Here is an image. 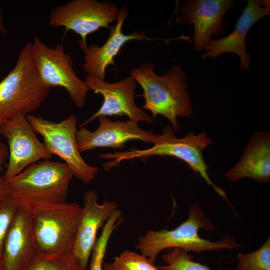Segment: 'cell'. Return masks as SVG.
Returning a JSON list of instances; mask_svg holds the SVG:
<instances>
[{
	"mask_svg": "<svg viewBox=\"0 0 270 270\" xmlns=\"http://www.w3.org/2000/svg\"><path fill=\"white\" fill-rule=\"evenodd\" d=\"M154 68L153 64L146 62L131 70L130 76L142 90L143 110L150 112L153 118L164 116L176 132L180 128L178 118H189L193 112L186 74L179 64L173 65L162 76Z\"/></svg>",
	"mask_w": 270,
	"mask_h": 270,
	"instance_id": "obj_1",
	"label": "cell"
},
{
	"mask_svg": "<svg viewBox=\"0 0 270 270\" xmlns=\"http://www.w3.org/2000/svg\"><path fill=\"white\" fill-rule=\"evenodd\" d=\"M74 176L65 163L50 160L35 162L7 181L8 196L20 209L29 212L66 202Z\"/></svg>",
	"mask_w": 270,
	"mask_h": 270,
	"instance_id": "obj_2",
	"label": "cell"
},
{
	"mask_svg": "<svg viewBox=\"0 0 270 270\" xmlns=\"http://www.w3.org/2000/svg\"><path fill=\"white\" fill-rule=\"evenodd\" d=\"M171 125L163 128L159 134L157 142L150 148L144 150L132 148L123 152H116L100 154V158L103 160L112 159L103 166L108 170L118 166L121 162L134 158H146L152 156H171L179 158L186 162L196 173L212 186L220 196L228 202L224 191L216 186L209 176L210 170L206 163L202 154L203 150L212 144L205 131L198 134L190 132L184 137L178 138Z\"/></svg>",
	"mask_w": 270,
	"mask_h": 270,
	"instance_id": "obj_3",
	"label": "cell"
},
{
	"mask_svg": "<svg viewBox=\"0 0 270 270\" xmlns=\"http://www.w3.org/2000/svg\"><path fill=\"white\" fill-rule=\"evenodd\" d=\"M214 228L213 224L206 216L201 208L194 204L189 209L186 220L175 228L148 230L138 239L136 248L141 254L155 262L158 254L167 248H180L188 252H202L240 246L236 240L228 234L218 242L202 238L198 234L200 229L212 231Z\"/></svg>",
	"mask_w": 270,
	"mask_h": 270,
	"instance_id": "obj_4",
	"label": "cell"
},
{
	"mask_svg": "<svg viewBox=\"0 0 270 270\" xmlns=\"http://www.w3.org/2000/svg\"><path fill=\"white\" fill-rule=\"evenodd\" d=\"M50 91L37 74L32 42H28L22 48L14 68L0 82V122L36 111Z\"/></svg>",
	"mask_w": 270,
	"mask_h": 270,
	"instance_id": "obj_5",
	"label": "cell"
},
{
	"mask_svg": "<svg viewBox=\"0 0 270 270\" xmlns=\"http://www.w3.org/2000/svg\"><path fill=\"white\" fill-rule=\"evenodd\" d=\"M82 206L76 202L38 208L30 212L32 226L40 252H72Z\"/></svg>",
	"mask_w": 270,
	"mask_h": 270,
	"instance_id": "obj_6",
	"label": "cell"
},
{
	"mask_svg": "<svg viewBox=\"0 0 270 270\" xmlns=\"http://www.w3.org/2000/svg\"><path fill=\"white\" fill-rule=\"evenodd\" d=\"M26 117L34 132L43 138L47 149L63 160L79 180L90 184L98 169L87 164L80 155L76 140V116L72 114L58 122L30 114Z\"/></svg>",
	"mask_w": 270,
	"mask_h": 270,
	"instance_id": "obj_7",
	"label": "cell"
},
{
	"mask_svg": "<svg viewBox=\"0 0 270 270\" xmlns=\"http://www.w3.org/2000/svg\"><path fill=\"white\" fill-rule=\"evenodd\" d=\"M32 44V59L37 74L48 88H64L78 108L84 106L88 91L73 68L70 56L65 52L63 44L54 48L45 44L38 36Z\"/></svg>",
	"mask_w": 270,
	"mask_h": 270,
	"instance_id": "obj_8",
	"label": "cell"
},
{
	"mask_svg": "<svg viewBox=\"0 0 270 270\" xmlns=\"http://www.w3.org/2000/svg\"><path fill=\"white\" fill-rule=\"evenodd\" d=\"M120 8L112 2L74 0L53 8L48 23L52 27H64L65 32L72 30L80 36L78 43L86 44V38L101 28L110 29L117 20Z\"/></svg>",
	"mask_w": 270,
	"mask_h": 270,
	"instance_id": "obj_9",
	"label": "cell"
},
{
	"mask_svg": "<svg viewBox=\"0 0 270 270\" xmlns=\"http://www.w3.org/2000/svg\"><path fill=\"white\" fill-rule=\"evenodd\" d=\"M0 134L8 141V162L4 175L6 181L28 166L41 159L50 160L52 154L37 138L26 115L18 114L0 125Z\"/></svg>",
	"mask_w": 270,
	"mask_h": 270,
	"instance_id": "obj_10",
	"label": "cell"
},
{
	"mask_svg": "<svg viewBox=\"0 0 270 270\" xmlns=\"http://www.w3.org/2000/svg\"><path fill=\"white\" fill-rule=\"evenodd\" d=\"M236 2L233 0H186L177 9L175 20L179 24L192 26L195 50L200 52L212 36L223 34L226 23L224 16Z\"/></svg>",
	"mask_w": 270,
	"mask_h": 270,
	"instance_id": "obj_11",
	"label": "cell"
},
{
	"mask_svg": "<svg viewBox=\"0 0 270 270\" xmlns=\"http://www.w3.org/2000/svg\"><path fill=\"white\" fill-rule=\"evenodd\" d=\"M84 81L88 90L100 94L104 100L98 110L80 126H85L100 116H126L128 120L138 122H152V117L136 104L138 84L132 76H130L118 82H108L105 80L86 75Z\"/></svg>",
	"mask_w": 270,
	"mask_h": 270,
	"instance_id": "obj_12",
	"label": "cell"
},
{
	"mask_svg": "<svg viewBox=\"0 0 270 270\" xmlns=\"http://www.w3.org/2000/svg\"><path fill=\"white\" fill-rule=\"evenodd\" d=\"M97 118L99 126L94 131L84 126H80L78 130L76 140L80 152L100 148L121 149L131 140H140L154 145L158 140L159 135L142 129L136 121H112L103 116Z\"/></svg>",
	"mask_w": 270,
	"mask_h": 270,
	"instance_id": "obj_13",
	"label": "cell"
},
{
	"mask_svg": "<svg viewBox=\"0 0 270 270\" xmlns=\"http://www.w3.org/2000/svg\"><path fill=\"white\" fill-rule=\"evenodd\" d=\"M270 4L268 0H248L232 32L222 38L212 39L205 46L204 50L206 52L202 58L203 59L214 58L223 53L232 52L237 54L240 58V70H248L251 56L246 48V38L252 26L269 14Z\"/></svg>",
	"mask_w": 270,
	"mask_h": 270,
	"instance_id": "obj_14",
	"label": "cell"
},
{
	"mask_svg": "<svg viewBox=\"0 0 270 270\" xmlns=\"http://www.w3.org/2000/svg\"><path fill=\"white\" fill-rule=\"evenodd\" d=\"M98 196L94 190L86 192L72 252L84 270L87 266L97 240V232L118 208L114 200L98 202Z\"/></svg>",
	"mask_w": 270,
	"mask_h": 270,
	"instance_id": "obj_15",
	"label": "cell"
},
{
	"mask_svg": "<svg viewBox=\"0 0 270 270\" xmlns=\"http://www.w3.org/2000/svg\"><path fill=\"white\" fill-rule=\"evenodd\" d=\"M128 14V10L124 6L120 10L114 26L110 28V34L102 46L94 44L89 46L78 43L84 52L82 68L86 76L100 80H104L106 69L109 65H116L114 58L127 42L132 40H143L147 39L144 32H122L124 23Z\"/></svg>",
	"mask_w": 270,
	"mask_h": 270,
	"instance_id": "obj_16",
	"label": "cell"
},
{
	"mask_svg": "<svg viewBox=\"0 0 270 270\" xmlns=\"http://www.w3.org/2000/svg\"><path fill=\"white\" fill-rule=\"evenodd\" d=\"M40 253L32 229L30 212L20 209L6 236L2 270H26Z\"/></svg>",
	"mask_w": 270,
	"mask_h": 270,
	"instance_id": "obj_17",
	"label": "cell"
},
{
	"mask_svg": "<svg viewBox=\"0 0 270 270\" xmlns=\"http://www.w3.org/2000/svg\"><path fill=\"white\" fill-rule=\"evenodd\" d=\"M224 176L231 182L250 178L260 183L270 180V134L256 132L251 136L240 160Z\"/></svg>",
	"mask_w": 270,
	"mask_h": 270,
	"instance_id": "obj_18",
	"label": "cell"
},
{
	"mask_svg": "<svg viewBox=\"0 0 270 270\" xmlns=\"http://www.w3.org/2000/svg\"><path fill=\"white\" fill-rule=\"evenodd\" d=\"M122 220V212L118 208L106 222L92 250L90 268L88 270H102L108 242Z\"/></svg>",
	"mask_w": 270,
	"mask_h": 270,
	"instance_id": "obj_19",
	"label": "cell"
},
{
	"mask_svg": "<svg viewBox=\"0 0 270 270\" xmlns=\"http://www.w3.org/2000/svg\"><path fill=\"white\" fill-rule=\"evenodd\" d=\"M80 264L72 252L44 254L40 253L26 270H80Z\"/></svg>",
	"mask_w": 270,
	"mask_h": 270,
	"instance_id": "obj_20",
	"label": "cell"
},
{
	"mask_svg": "<svg viewBox=\"0 0 270 270\" xmlns=\"http://www.w3.org/2000/svg\"><path fill=\"white\" fill-rule=\"evenodd\" d=\"M164 266L158 267L160 270H211L208 267L194 262L192 256L180 248H172L162 256Z\"/></svg>",
	"mask_w": 270,
	"mask_h": 270,
	"instance_id": "obj_21",
	"label": "cell"
},
{
	"mask_svg": "<svg viewBox=\"0 0 270 270\" xmlns=\"http://www.w3.org/2000/svg\"><path fill=\"white\" fill-rule=\"evenodd\" d=\"M236 270H270V239L256 250L237 255Z\"/></svg>",
	"mask_w": 270,
	"mask_h": 270,
	"instance_id": "obj_22",
	"label": "cell"
},
{
	"mask_svg": "<svg viewBox=\"0 0 270 270\" xmlns=\"http://www.w3.org/2000/svg\"><path fill=\"white\" fill-rule=\"evenodd\" d=\"M112 263L114 270H159L149 258L130 250L124 251Z\"/></svg>",
	"mask_w": 270,
	"mask_h": 270,
	"instance_id": "obj_23",
	"label": "cell"
},
{
	"mask_svg": "<svg viewBox=\"0 0 270 270\" xmlns=\"http://www.w3.org/2000/svg\"><path fill=\"white\" fill-rule=\"evenodd\" d=\"M20 208L8 196L0 205V270H2V258L6 236L11 222Z\"/></svg>",
	"mask_w": 270,
	"mask_h": 270,
	"instance_id": "obj_24",
	"label": "cell"
},
{
	"mask_svg": "<svg viewBox=\"0 0 270 270\" xmlns=\"http://www.w3.org/2000/svg\"><path fill=\"white\" fill-rule=\"evenodd\" d=\"M8 197V188L7 181L0 174V205Z\"/></svg>",
	"mask_w": 270,
	"mask_h": 270,
	"instance_id": "obj_25",
	"label": "cell"
},
{
	"mask_svg": "<svg viewBox=\"0 0 270 270\" xmlns=\"http://www.w3.org/2000/svg\"><path fill=\"white\" fill-rule=\"evenodd\" d=\"M3 122H0V125ZM8 156V152L6 146L0 142V166H2L5 164Z\"/></svg>",
	"mask_w": 270,
	"mask_h": 270,
	"instance_id": "obj_26",
	"label": "cell"
},
{
	"mask_svg": "<svg viewBox=\"0 0 270 270\" xmlns=\"http://www.w3.org/2000/svg\"><path fill=\"white\" fill-rule=\"evenodd\" d=\"M7 28L4 22L2 10L0 6V32L5 34L7 32Z\"/></svg>",
	"mask_w": 270,
	"mask_h": 270,
	"instance_id": "obj_27",
	"label": "cell"
},
{
	"mask_svg": "<svg viewBox=\"0 0 270 270\" xmlns=\"http://www.w3.org/2000/svg\"><path fill=\"white\" fill-rule=\"evenodd\" d=\"M102 270H114L112 263H104V264Z\"/></svg>",
	"mask_w": 270,
	"mask_h": 270,
	"instance_id": "obj_28",
	"label": "cell"
},
{
	"mask_svg": "<svg viewBox=\"0 0 270 270\" xmlns=\"http://www.w3.org/2000/svg\"></svg>",
	"mask_w": 270,
	"mask_h": 270,
	"instance_id": "obj_29",
	"label": "cell"
}]
</instances>
